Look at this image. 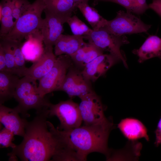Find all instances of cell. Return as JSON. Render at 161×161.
Instances as JSON below:
<instances>
[{"label": "cell", "mask_w": 161, "mask_h": 161, "mask_svg": "<svg viewBox=\"0 0 161 161\" xmlns=\"http://www.w3.org/2000/svg\"><path fill=\"white\" fill-rule=\"evenodd\" d=\"M48 109L27 122L22 141L8 154L10 160L53 161L59 153L62 146L55 127L47 120Z\"/></svg>", "instance_id": "1"}, {"label": "cell", "mask_w": 161, "mask_h": 161, "mask_svg": "<svg viewBox=\"0 0 161 161\" xmlns=\"http://www.w3.org/2000/svg\"><path fill=\"white\" fill-rule=\"evenodd\" d=\"M111 118L96 124L80 126L68 131L56 130L65 146L76 154L79 161H86L88 155L96 152L106 157L110 150L108 139L112 130L115 128Z\"/></svg>", "instance_id": "2"}, {"label": "cell", "mask_w": 161, "mask_h": 161, "mask_svg": "<svg viewBox=\"0 0 161 161\" xmlns=\"http://www.w3.org/2000/svg\"><path fill=\"white\" fill-rule=\"evenodd\" d=\"M36 81L26 76L19 79L14 97L18 102L16 106L24 117H29L28 111L32 109L39 113L48 109L51 103L46 97L40 96L37 91Z\"/></svg>", "instance_id": "3"}, {"label": "cell", "mask_w": 161, "mask_h": 161, "mask_svg": "<svg viewBox=\"0 0 161 161\" xmlns=\"http://www.w3.org/2000/svg\"><path fill=\"white\" fill-rule=\"evenodd\" d=\"M45 8L44 0H35L18 18L11 30L0 38L21 42L29 34L39 29Z\"/></svg>", "instance_id": "4"}, {"label": "cell", "mask_w": 161, "mask_h": 161, "mask_svg": "<svg viewBox=\"0 0 161 161\" xmlns=\"http://www.w3.org/2000/svg\"><path fill=\"white\" fill-rule=\"evenodd\" d=\"M89 43L93 44L104 51L116 57L121 61L126 67L128 66L126 57L120 50V47L129 43L125 35H115L107 30L101 28L97 31H92L88 35L83 36Z\"/></svg>", "instance_id": "5"}, {"label": "cell", "mask_w": 161, "mask_h": 161, "mask_svg": "<svg viewBox=\"0 0 161 161\" xmlns=\"http://www.w3.org/2000/svg\"><path fill=\"white\" fill-rule=\"evenodd\" d=\"M72 61L70 57L66 55L58 56L51 69L45 75L39 80L37 86L38 94L44 97L48 94L59 91L67 71L71 67Z\"/></svg>", "instance_id": "6"}, {"label": "cell", "mask_w": 161, "mask_h": 161, "mask_svg": "<svg viewBox=\"0 0 161 161\" xmlns=\"http://www.w3.org/2000/svg\"><path fill=\"white\" fill-rule=\"evenodd\" d=\"M151 27V25L145 24L131 13L120 10L117 12L114 18L107 20L104 26L102 28L115 35L121 36L146 32Z\"/></svg>", "instance_id": "7"}, {"label": "cell", "mask_w": 161, "mask_h": 161, "mask_svg": "<svg viewBox=\"0 0 161 161\" xmlns=\"http://www.w3.org/2000/svg\"><path fill=\"white\" fill-rule=\"evenodd\" d=\"M48 117H57L60 124L57 128L61 130L68 131L81 126L83 122L79 105L70 99L57 104H50L48 110Z\"/></svg>", "instance_id": "8"}, {"label": "cell", "mask_w": 161, "mask_h": 161, "mask_svg": "<svg viewBox=\"0 0 161 161\" xmlns=\"http://www.w3.org/2000/svg\"><path fill=\"white\" fill-rule=\"evenodd\" d=\"M80 98L79 108L83 125L96 124L107 119L100 98L94 91Z\"/></svg>", "instance_id": "9"}, {"label": "cell", "mask_w": 161, "mask_h": 161, "mask_svg": "<svg viewBox=\"0 0 161 161\" xmlns=\"http://www.w3.org/2000/svg\"><path fill=\"white\" fill-rule=\"evenodd\" d=\"M59 91L66 92L70 99L76 96L80 98L94 92L90 81L85 78L81 71L71 67L69 69Z\"/></svg>", "instance_id": "10"}, {"label": "cell", "mask_w": 161, "mask_h": 161, "mask_svg": "<svg viewBox=\"0 0 161 161\" xmlns=\"http://www.w3.org/2000/svg\"><path fill=\"white\" fill-rule=\"evenodd\" d=\"M45 17L39 30L44 47H53L64 31L63 25L67 20L44 10Z\"/></svg>", "instance_id": "11"}, {"label": "cell", "mask_w": 161, "mask_h": 161, "mask_svg": "<svg viewBox=\"0 0 161 161\" xmlns=\"http://www.w3.org/2000/svg\"><path fill=\"white\" fill-rule=\"evenodd\" d=\"M120 61L117 58L109 54H103L86 64L81 72L87 80L94 82Z\"/></svg>", "instance_id": "12"}, {"label": "cell", "mask_w": 161, "mask_h": 161, "mask_svg": "<svg viewBox=\"0 0 161 161\" xmlns=\"http://www.w3.org/2000/svg\"><path fill=\"white\" fill-rule=\"evenodd\" d=\"M57 59L53 52V47H44L41 57L27 68L24 76L29 77L33 80H39L45 75L54 65Z\"/></svg>", "instance_id": "13"}, {"label": "cell", "mask_w": 161, "mask_h": 161, "mask_svg": "<svg viewBox=\"0 0 161 161\" xmlns=\"http://www.w3.org/2000/svg\"><path fill=\"white\" fill-rule=\"evenodd\" d=\"M16 107L11 108L3 104L0 105V121L4 127L13 132L15 135L23 137L27 121L21 118Z\"/></svg>", "instance_id": "14"}, {"label": "cell", "mask_w": 161, "mask_h": 161, "mask_svg": "<svg viewBox=\"0 0 161 161\" xmlns=\"http://www.w3.org/2000/svg\"><path fill=\"white\" fill-rule=\"evenodd\" d=\"M123 136L129 141H136L142 138L149 141L148 130L140 120L133 118L122 119L117 125Z\"/></svg>", "instance_id": "15"}, {"label": "cell", "mask_w": 161, "mask_h": 161, "mask_svg": "<svg viewBox=\"0 0 161 161\" xmlns=\"http://www.w3.org/2000/svg\"><path fill=\"white\" fill-rule=\"evenodd\" d=\"M23 43L21 51L26 61L32 63L38 60L44 50L43 39L41 32L38 29L29 34Z\"/></svg>", "instance_id": "16"}, {"label": "cell", "mask_w": 161, "mask_h": 161, "mask_svg": "<svg viewBox=\"0 0 161 161\" xmlns=\"http://www.w3.org/2000/svg\"><path fill=\"white\" fill-rule=\"evenodd\" d=\"M83 36L62 34L54 46L55 55L57 56L62 55L70 56L86 44Z\"/></svg>", "instance_id": "17"}, {"label": "cell", "mask_w": 161, "mask_h": 161, "mask_svg": "<svg viewBox=\"0 0 161 161\" xmlns=\"http://www.w3.org/2000/svg\"><path fill=\"white\" fill-rule=\"evenodd\" d=\"M132 52L137 56L140 63L154 57L161 59V38L150 35L139 48L134 49Z\"/></svg>", "instance_id": "18"}, {"label": "cell", "mask_w": 161, "mask_h": 161, "mask_svg": "<svg viewBox=\"0 0 161 161\" xmlns=\"http://www.w3.org/2000/svg\"><path fill=\"white\" fill-rule=\"evenodd\" d=\"M19 77L8 72H0V105L14 97Z\"/></svg>", "instance_id": "19"}, {"label": "cell", "mask_w": 161, "mask_h": 161, "mask_svg": "<svg viewBox=\"0 0 161 161\" xmlns=\"http://www.w3.org/2000/svg\"><path fill=\"white\" fill-rule=\"evenodd\" d=\"M44 10L68 20L77 8L73 0H44Z\"/></svg>", "instance_id": "20"}, {"label": "cell", "mask_w": 161, "mask_h": 161, "mask_svg": "<svg viewBox=\"0 0 161 161\" xmlns=\"http://www.w3.org/2000/svg\"><path fill=\"white\" fill-rule=\"evenodd\" d=\"M15 0H1L0 4V38L8 34L14 24L12 10Z\"/></svg>", "instance_id": "21"}, {"label": "cell", "mask_w": 161, "mask_h": 161, "mask_svg": "<svg viewBox=\"0 0 161 161\" xmlns=\"http://www.w3.org/2000/svg\"><path fill=\"white\" fill-rule=\"evenodd\" d=\"M142 145L136 141H129L126 147L120 150L111 149L108 161L138 160L140 155Z\"/></svg>", "instance_id": "22"}, {"label": "cell", "mask_w": 161, "mask_h": 161, "mask_svg": "<svg viewBox=\"0 0 161 161\" xmlns=\"http://www.w3.org/2000/svg\"><path fill=\"white\" fill-rule=\"evenodd\" d=\"M88 1L79 3L77 7L94 31H97L103 27L107 20L103 18L95 8L90 7Z\"/></svg>", "instance_id": "23"}, {"label": "cell", "mask_w": 161, "mask_h": 161, "mask_svg": "<svg viewBox=\"0 0 161 161\" xmlns=\"http://www.w3.org/2000/svg\"><path fill=\"white\" fill-rule=\"evenodd\" d=\"M10 40L11 42L13 49L17 75L20 77H23L24 74L27 68L26 66L25 61L26 60L21 49L23 43L21 41H18Z\"/></svg>", "instance_id": "24"}, {"label": "cell", "mask_w": 161, "mask_h": 161, "mask_svg": "<svg viewBox=\"0 0 161 161\" xmlns=\"http://www.w3.org/2000/svg\"><path fill=\"white\" fill-rule=\"evenodd\" d=\"M0 46L4 51L6 61L7 72L17 75L13 49L10 40L1 39Z\"/></svg>", "instance_id": "25"}, {"label": "cell", "mask_w": 161, "mask_h": 161, "mask_svg": "<svg viewBox=\"0 0 161 161\" xmlns=\"http://www.w3.org/2000/svg\"><path fill=\"white\" fill-rule=\"evenodd\" d=\"M66 23L75 35L83 36L88 35L93 30L75 15L69 18Z\"/></svg>", "instance_id": "26"}, {"label": "cell", "mask_w": 161, "mask_h": 161, "mask_svg": "<svg viewBox=\"0 0 161 161\" xmlns=\"http://www.w3.org/2000/svg\"><path fill=\"white\" fill-rule=\"evenodd\" d=\"M14 135L13 132L4 127L0 132V148H15L16 145L13 142Z\"/></svg>", "instance_id": "27"}, {"label": "cell", "mask_w": 161, "mask_h": 161, "mask_svg": "<svg viewBox=\"0 0 161 161\" xmlns=\"http://www.w3.org/2000/svg\"><path fill=\"white\" fill-rule=\"evenodd\" d=\"M30 4L28 0H15L12 10V16L15 24Z\"/></svg>", "instance_id": "28"}, {"label": "cell", "mask_w": 161, "mask_h": 161, "mask_svg": "<svg viewBox=\"0 0 161 161\" xmlns=\"http://www.w3.org/2000/svg\"><path fill=\"white\" fill-rule=\"evenodd\" d=\"M88 43V48L85 53L82 65L83 68L88 64L103 54L104 52L100 49L93 44Z\"/></svg>", "instance_id": "29"}, {"label": "cell", "mask_w": 161, "mask_h": 161, "mask_svg": "<svg viewBox=\"0 0 161 161\" xmlns=\"http://www.w3.org/2000/svg\"><path fill=\"white\" fill-rule=\"evenodd\" d=\"M146 0H135L131 8V13L140 15L143 13L148 9Z\"/></svg>", "instance_id": "30"}, {"label": "cell", "mask_w": 161, "mask_h": 161, "mask_svg": "<svg viewBox=\"0 0 161 161\" xmlns=\"http://www.w3.org/2000/svg\"><path fill=\"white\" fill-rule=\"evenodd\" d=\"M135 0H97V1H104L118 4L125 8L127 11L131 13V8Z\"/></svg>", "instance_id": "31"}, {"label": "cell", "mask_w": 161, "mask_h": 161, "mask_svg": "<svg viewBox=\"0 0 161 161\" xmlns=\"http://www.w3.org/2000/svg\"><path fill=\"white\" fill-rule=\"evenodd\" d=\"M148 7L161 17V0H152V2L148 5Z\"/></svg>", "instance_id": "32"}, {"label": "cell", "mask_w": 161, "mask_h": 161, "mask_svg": "<svg viewBox=\"0 0 161 161\" xmlns=\"http://www.w3.org/2000/svg\"><path fill=\"white\" fill-rule=\"evenodd\" d=\"M154 133L156 139L154 144L156 146L158 147L161 145V116L158 123Z\"/></svg>", "instance_id": "33"}, {"label": "cell", "mask_w": 161, "mask_h": 161, "mask_svg": "<svg viewBox=\"0 0 161 161\" xmlns=\"http://www.w3.org/2000/svg\"><path fill=\"white\" fill-rule=\"evenodd\" d=\"M7 72L4 53L2 47L0 46V72Z\"/></svg>", "instance_id": "34"}, {"label": "cell", "mask_w": 161, "mask_h": 161, "mask_svg": "<svg viewBox=\"0 0 161 161\" xmlns=\"http://www.w3.org/2000/svg\"><path fill=\"white\" fill-rule=\"evenodd\" d=\"M74 1L78 4L84 1H89V0H73ZM95 1H97V0H94Z\"/></svg>", "instance_id": "35"}]
</instances>
